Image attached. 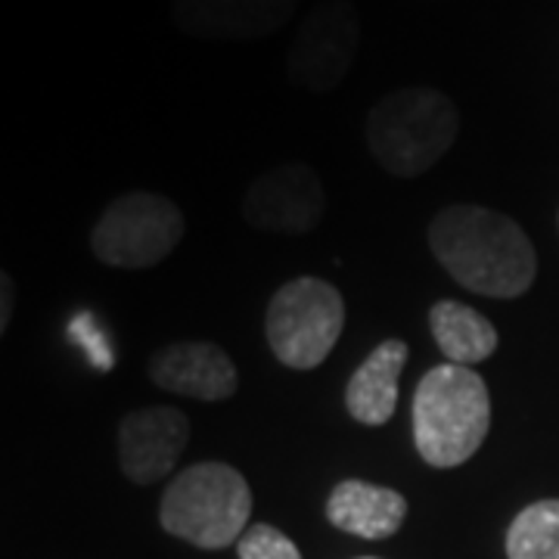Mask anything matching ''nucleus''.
I'll return each mask as SVG.
<instances>
[{"label":"nucleus","instance_id":"nucleus-1","mask_svg":"<svg viewBox=\"0 0 559 559\" xmlns=\"http://www.w3.org/2000/svg\"><path fill=\"white\" fill-rule=\"evenodd\" d=\"M429 249L463 289L520 299L538 277V252L520 224L495 209L457 202L429 224Z\"/></svg>","mask_w":559,"mask_h":559},{"label":"nucleus","instance_id":"nucleus-2","mask_svg":"<svg viewBox=\"0 0 559 559\" xmlns=\"http://www.w3.org/2000/svg\"><path fill=\"white\" fill-rule=\"evenodd\" d=\"M460 138L457 103L436 87H401L370 106L364 140L392 178H419L436 168Z\"/></svg>","mask_w":559,"mask_h":559},{"label":"nucleus","instance_id":"nucleus-3","mask_svg":"<svg viewBox=\"0 0 559 559\" xmlns=\"http://www.w3.org/2000/svg\"><path fill=\"white\" fill-rule=\"evenodd\" d=\"M414 441L436 469L476 457L491 429V395L476 370L460 364L432 367L414 395Z\"/></svg>","mask_w":559,"mask_h":559},{"label":"nucleus","instance_id":"nucleus-4","mask_svg":"<svg viewBox=\"0 0 559 559\" xmlns=\"http://www.w3.org/2000/svg\"><path fill=\"white\" fill-rule=\"evenodd\" d=\"M252 516V488L240 469L202 460L171 479L159 503L162 528L200 550L240 544Z\"/></svg>","mask_w":559,"mask_h":559},{"label":"nucleus","instance_id":"nucleus-5","mask_svg":"<svg viewBox=\"0 0 559 559\" xmlns=\"http://www.w3.org/2000/svg\"><path fill=\"white\" fill-rule=\"evenodd\" d=\"M345 326L342 293L320 277L283 283L264 314V336L274 358L289 370H314L336 348Z\"/></svg>","mask_w":559,"mask_h":559},{"label":"nucleus","instance_id":"nucleus-6","mask_svg":"<svg viewBox=\"0 0 559 559\" xmlns=\"http://www.w3.org/2000/svg\"><path fill=\"white\" fill-rule=\"evenodd\" d=\"M183 234L187 224L175 202L134 190L103 209L91 230V249L109 267L143 271L168 259Z\"/></svg>","mask_w":559,"mask_h":559},{"label":"nucleus","instance_id":"nucleus-7","mask_svg":"<svg viewBox=\"0 0 559 559\" xmlns=\"http://www.w3.org/2000/svg\"><path fill=\"white\" fill-rule=\"evenodd\" d=\"M360 50V16L352 0H323L296 28L286 75L301 91H333L345 81Z\"/></svg>","mask_w":559,"mask_h":559},{"label":"nucleus","instance_id":"nucleus-8","mask_svg":"<svg viewBox=\"0 0 559 559\" xmlns=\"http://www.w3.org/2000/svg\"><path fill=\"white\" fill-rule=\"evenodd\" d=\"M326 197L318 171L305 162H283L252 180L242 193V218L267 234H311Z\"/></svg>","mask_w":559,"mask_h":559},{"label":"nucleus","instance_id":"nucleus-9","mask_svg":"<svg viewBox=\"0 0 559 559\" xmlns=\"http://www.w3.org/2000/svg\"><path fill=\"white\" fill-rule=\"evenodd\" d=\"M190 441V419L178 407H140L119 423V466L134 485H156L178 466Z\"/></svg>","mask_w":559,"mask_h":559},{"label":"nucleus","instance_id":"nucleus-10","mask_svg":"<svg viewBox=\"0 0 559 559\" xmlns=\"http://www.w3.org/2000/svg\"><path fill=\"white\" fill-rule=\"evenodd\" d=\"M301 0H171L178 32L200 40H261L283 32Z\"/></svg>","mask_w":559,"mask_h":559},{"label":"nucleus","instance_id":"nucleus-11","mask_svg":"<svg viewBox=\"0 0 559 559\" xmlns=\"http://www.w3.org/2000/svg\"><path fill=\"white\" fill-rule=\"evenodd\" d=\"M150 380L171 395L227 401L237 395V367L215 342H175L150 358Z\"/></svg>","mask_w":559,"mask_h":559},{"label":"nucleus","instance_id":"nucleus-12","mask_svg":"<svg viewBox=\"0 0 559 559\" xmlns=\"http://www.w3.org/2000/svg\"><path fill=\"white\" fill-rule=\"evenodd\" d=\"M404 516H407V500L401 491L360 479L340 481L326 500L330 525L364 540L392 538L404 525Z\"/></svg>","mask_w":559,"mask_h":559},{"label":"nucleus","instance_id":"nucleus-13","mask_svg":"<svg viewBox=\"0 0 559 559\" xmlns=\"http://www.w3.org/2000/svg\"><path fill=\"white\" fill-rule=\"evenodd\" d=\"M407 342H380L345 385V407L360 426H385L399 407V380L407 364Z\"/></svg>","mask_w":559,"mask_h":559},{"label":"nucleus","instance_id":"nucleus-14","mask_svg":"<svg viewBox=\"0 0 559 559\" xmlns=\"http://www.w3.org/2000/svg\"><path fill=\"white\" fill-rule=\"evenodd\" d=\"M429 326H432V340L439 345L441 355L448 358V364L473 367L498 352L495 323L463 301H436L429 308Z\"/></svg>","mask_w":559,"mask_h":559},{"label":"nucleus","instance_id":"nucleus-15","mask_svg":"<svg viewBox=\"0 0 559 559\" xmlns=\"http://www.w3.org/2000/svg\"><path fill=\"white\" fill-rule=\"evenodd\" d=\"M510 559H559V498L535 500L507 532Z\"/></svg>","mask_w":559,"mask_h":559},{"label":"nucleus","instance_id":"nucleus-16","mask_svg":"<svg viewBox=\"0 0 559 559\" xmlns=\"http://www.w3.org/2000/svg\"><path fill=\"white\" fill-rule=\"evenodd\" d=\"M237 557L240 559H301L299 547L286 538L280 528L259 522V525H249L246 535L237 544Z\"/></svg>","mask_w":559,"mask_h":559},{"label":"nucleus","instance_id":"nucleus-17","mask_svg":"<svg viewBox=\"0 0 559 559\" xmlns=\"http://www.w3.org/2000/svg\"><path fill=\"white\" fill-rule=\"evenodd\" d=\"M69 333H72V340H79L81 345H84V352H87V355H91V360L97 364V370H109V367L116 364L112 345H109L106 333H103L100 326L94 323V318H91V314H79V318L72 320Z\"/></svg>","mask_w":559,"mask_h":559},{"label":"nucleus","instance_id":"nucleus-18","mask_svg":"<svg viewBox=\"0 0 559 559\" xmlns=\"http://www.w3.org/2000/svg\"><path fill=\"white\" fill-rule=\"evenodd\" d=\"M10 311H13V277L0 274V333L10 326Z\"/></svg>","mask_w":559,"mask_h":559},{"label":"nucleus","instance_id":"nucleus-19","mask_svg":"<svg viewBox=\"0 0 559 559\" xmlns=\"http://www.w3.org/2000/svg\"><path fill=\"white\" fill-rule=\"evenodd\" d=\"M360 559H377V557H360Z\"/></svg>","mask_w":559,"mask_h":559}]
</instances>
